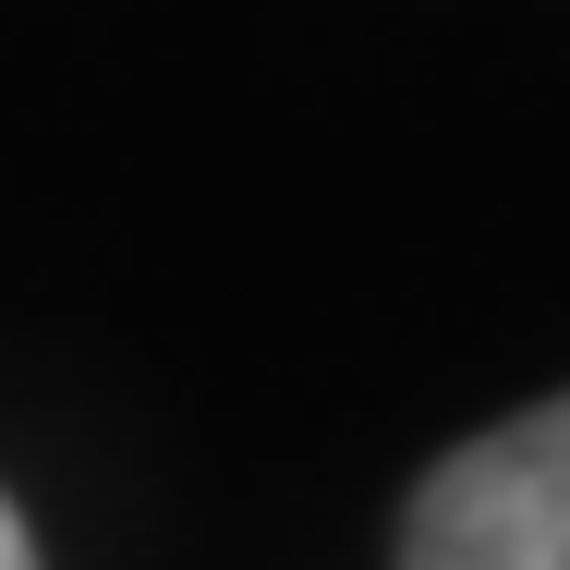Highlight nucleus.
Segmentation results:
<instances>
[{"label":"nucleus","instance_id":"obj_1","mask_svg":"<svg viewBox=\"0 0 570 570\" xmlns=\"http://www.w3.org/2000/svg\"><path fill=\"white\" fill-rule=\"evenodd\" d=\"M401 570H570V401L485 425L425 473Z\"/></svg>","mask_w":570,"mask_h":570},{"label":"nucleus","instance_id":"obj_2","mask_svg":"<svg viewBox=\"0 0 570 570\" xmlns=\"http://www.w3.org/2000/svg\"><path fill=\"white\" fill-rule=\"evenodd\" d=\"M0 570H37V547H24V522H12V498H0Z\"/></svg>","mask_w":570,"mask_h":570}]
</instances>
